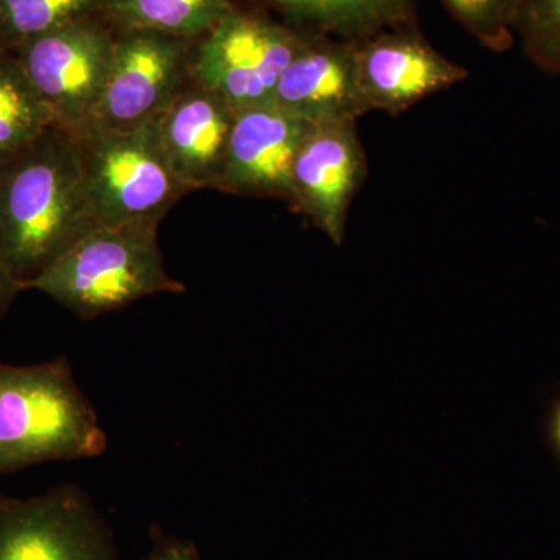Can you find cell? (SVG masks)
I'll return each instance as SVG.
<instances>
[{
	"label": "cell",
	"mask_w": 560,
	"mask_h": 560,
	"mask_svg": "<svg viewBox=\"0 0 560 560\" xmlns=\"http://www.w3.org/2000/svg\"><path fill=\"white\" fill-rule=\"evenodd\" d=\"M94 226L79 142L54 125L0 176V245L25 287Z\"/></svg>",
	"instance_id": "6da1fadb"
},
{
	"label": "cell",
	"mask_w": 560,
	"mask_h": 560,
	"mask_svg": "<svg viewBox=\"0 0 560 560\" xmlns=\"http://www.w3.org/2000/svg\"><path fill=\"white\" fill-rule=\"evenodd\" d=\"M158 120L135 130L88 125L79 142L84 194L97 224L164 219L187 195L165 160Z\"/></svg>",
	"instance_id": "277c9868"
},
{
	"label": "cell",
	"mask_w": 560,
	"mask_h": 560,
	"mask_svg": "<svg viewBox=\"0 0 560 560\" xmlns=\"http://www.w3.org/2000/svg\"><path fill=\"white\" fill-rule=\"evenodd\" d=\"M106 445L97 411L65 357L28 366L0 363V475L95 458Z\"/></svg>",
	"instance_id": "7a4b0ae2"
},
{
	"label": "cell",
	"mask_w": 560,
	"mask_h": 560,
	"mask_svg": "<svg viewBox=\"0 0 560 560\" xmlns=\"http://www.w3.org/2000/svg\"><path fill=\"white\" fill-rule=\"evenodd\" d=\"M54 125L14 54H0V153H16Z\"/></svg>",
	"instance_id": "2e32d148"
},
{
	"label": "cell",
	"mask_w": 560,
	"mask_h": 560,
	"mask_svg": "<svg viewBox=\"0 0 560 560\" xmlns=\"http://www.w3.org/2000/svg\"><path fill=\"white\" fill-rule=\"evenodd\" d=\"M14 153H0V176H2L3 171H5L7 165L13 158Z\"/></svg>",
	"instance_id": "603a6c76"
},
{
	"label": "cell",
	"mask_w": 560,
	"mask_h": 560,
	"mask_svg": "<svg viewBox=\"0 0 560 560\" xmlns=\"http://www.w3.org/2000/svg\"><path fill=\"white\" fill-rule=\"evenodd\" d=\"M105 0H0V54L83 18L103 16Z\"/></svg>",
	"instance_id": "e0dca14e"
},
{
	"label": "cell",
	"mask_w": 560,
	"mask_h": 560,
	"mask_svg": "<svg viewBox=\"0 0 560 560\" xmlns=\"http://www.w3.org/2000/svg\"><path fill=\"white\" fill-rule=\"evenodd\" d=\"M308 128L275 102L238 109L220 191L289 200L291 168Z\"/></svg>",
	"instance_id": "4fadbf2b"
},
{
	"label": "cell",
	"mask_w": 560,
	"mask_h": 560,
	"mask_svg": "<svg viewBox=\"0 0 560 560\" xmlns=\"http://www.w3.org/2000/svg\"><path fill=\"white\" fill-rule=\"evenodd\" d=\"M24 291L22 282L14 275L2 245H0V318L9 312L11 304L16 300L18 294Z\"/></svg>",
	"instance_id": "ffe728a7"
},
{
	"label": "cell",
	"mask_w": 560,
	"mask_h": 560,
	"mask_svg": "<svg viewBox=\"0 0 560 560\" xmlns=\"http://www.w3.org/2000/svg\"><path fill=\"white\" fill-rule=\"evenodd\" d=\"M296 31L350 43L418 22L416 0H253Z\"/></svg>",
	"instance_id": "5bb4252c"
},
{
	"label": "cell",
	"mask_w": 560,
	"mask_h": 560,
	"mask_svg": "<svg viewBox=\"0 0 560 560\" xmlns=\"http://www.w3.org/2000/svg\"><path fill=\"white\" fill-rule=\"evenodd\" d=\"M311 35L257 7L235 5L198 38L191 79L226 98L235 110L271 103L280 75Z\"/></svg>",
	"instance_id": "5b68a950"
},
{
	"label": "cell",
	"mask_w": 560,
	"mask_h": 560,
	"mask_svg": "<svg viewBox=\"0 0 560 560\" xmlns=\"http://www.w3.org/2000/svg\"><path fill=\"white\" fill-rule=\"evenodd\" d=\"M158 221L97 224L25 283L81 319L121 311L154 294L187 290L165 270Z\"/></svg>",
	"instance_id": "3957f363"
},
{
	"label": "cell",
	"mask_w": 560,
	"mask_h": 560,
	"mask_svg": "<svg viewBox=\"0 0 560 560\" xmlns=\"http://www.w3.org/2000/svg\"><path fill=\"white\" fill-rule=\"evenodd\" d=\"M0 560H116L113 541L81 490L32 499L0 495Z\"/></svg>",
	"instance_id": "ba28073f"
},
{
	"label": "cell",
	"mask_w": 560,
	"mask_h": 560,
	"mask_svg": "<svg viewBox=\"0 0 560 560\" xmlns=\"http://www.w3.org/2000/svg\"><path fill=\"white\" fill-rule=\"evenodd\" d=\"M452 16L482 47L510 50L515 43L514 18L518 0H442Z\"/></svg>",
	"instance_id": "d6986e66"
},
{
	"label": "cell",
	"mask_w": 560,
	"mask_h": 560,
	"mask_svg": "<svg viewBox=\"0 0 560 560\" xmlns=\"http://www.w3.org/2000/svg\"><path fill=\"white\" fill-rule=\"evenodd\" d=\"M237 110L191 79L158 120L165 160L183 189L220 190Z\"/></svg>",
	"instance_id": "7c38bea8"
},
{
	"label": "cell",
	"mask_w": 560,
	"mask_h": 560,
	"mask_svg": "<svg viewBox=\"0 0 560 560\" xmlns=\"http://www.w3.org/2000/svg\"><path fill=\"white\" fill-rule=\"evenodd\" d=\"M234 7L232 0H105L103 18L116 31H153L198 39Z\"/></svg>",
	"instance_id": "9a60e30c"
},
{
	"label": "cell",
	"mask_w": 560,
	"mask_h": 560,
	"mask_svg": "<svg viewBox=\"0 0 560 560\" xmlns=\"http://www.w3.org/2000/svg\"><path fill=\"white\" fill-rule=\"evenodd\" d=\"M357 66L368 110L393 116L469 75L431 46L418 22L386 28L357 43Z\"/></svg>",
	"instance_id": "30bf717a"
},
{
	"label": "cell",
	"mask_w": 560,
	"mask_h": 560,
	"mask_svg": "<svg viewBox=\"0 0 560 560\" xmlns=\"http://www.w3.org/2000/svg\"><path fill=\"white\" fill-rule=\"evenodd\" d=\"M151 560H198V558L187 545H171L158 551Z\"/></svg>",
	"instance_id": "44dd1931"
},
{
	"label": "cell",
	"mask_w": 560,
	"mask_h": 560,
	"mask_svg": "<svg viewBox=\"0 0 560 560\" xmlns=\"http://www.w3.org/2000/svg\"><path fill=\"white\" fill-rule=\"evenodd\" d=\"M197 40L153 31H116L108 79L88 125L135 130L160 119L191 81Z\"/></svg>",
	"instance_id": "52a82bcc"
},
{
	"label": "cell",
	"mask_w": 560,
	"mask_h": 560,
	"mask_svg": "<svg viewBox=\"0 0 560 560\" xmlns=\"http://www.w3.org/2000/svg\"><path fill=\"white\" fill-rule=\"evenodd\" d=\"M550 436L552 445H555V448L558 451L560 456V400L559 404L556 405L555 411H552L551 415Z\"/></svg>",
	"instance_id": "7402d4cb"
},
{
	"label": "cell",
	"mask_w": 560,
	"mask_h": 560,
	"mask_svg": "<svg viewBox=\"0 0 560 560\" xmlns=\"http://www.w3.org/2000/svg\"><path fill=\"white\" fill-rule=\"evenodd\" d=\"M114 44L116 28L103 16H91L28 40L13 54L55 125L79 132L101 102Z\"/></svg>",
	"instance_id": "8992f818"
},
{
	"label": "cell",
	"mask_w": 560,
	"mask_h": 560,
	"mask_svg": "<svg viewBox=\"0 0 560 560\" xmlns=\"http://www.w3.org/2000/svg\"><path fill=\"white\" fill-rule=\"evenodd\" d=\"M272 102L311 125L357 124L370 113L360 90L357 43L308 36L280 75Z\"/></svg>",
	"instance_id": "8fae6325"
},
{
	"label": "cell",
	"mask_w": 560,
	"mask_h": 560,
	"mask_svg": "<svg viewBox=\"0 0 560 560\" xmlns=\"http://www.w3.org/2000/svg\"><path fill=\"white\" fill-rule=\"evenodd\" d=\"M366 175L357 124L311 125L294 158L287 202L341 245L350 206Z\"/></svg>",
	"instance_id": "9c48e42d"
},
{
	"label": "cell",
	"mask_w": 560,
	"mask_h": 560,
	"mask_svg": "<svg viewBox=\"0 0 560 560\" xmlns=\"http://www.w3.org/2000/svg\"><path fill=\"white\" fill-rule=\"evenodd\" d=\"M514 35L537 68L560 73V0H518Z\"/></svg>",
	"instance_id": "ac0fdd59"
}]
</instances>
